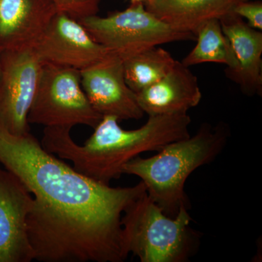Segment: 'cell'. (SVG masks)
<instances>
[{"label": "cell", "mask_w": 262, "mask_h": 262, "mask_svg": "<svg viewBox=\"0 0 262 262\" xmlns=\"http://www.w3.org/2000/svg\"><path fill=\"white\" fill-rule=\"evenodd\" d=\"M146 0H130L131 3H144Z\"/></svg>", "instance_id": "19"}, {"label": "cell", "mask_w": 262, "mask_h": 262, "mask_svg": "<svg viewBox=\"0 0 262 262\" xmlns=\"http://www.w3.org/2000/svg\"><path fill=\"white\" fill-rule=\"evenodd\" d=\"M102 116L93 108L81 84L80 71L43 63L40 80L29 110V123L46 127L87 125Z\"/></svg>", "instance_id": "6"}, {"label": "cell", "mask_w": 262, "mask_h": 262, "mask_svg": "<svg viewBox=\"0 0 262 262\" xmlns=\"http://www.w3.org/2000/svg\"><path fill=\"white\" fill-rule=\"evenodd\" d=\"M81 84L91 106L101 116L140 120L144 115L136 95L127 85L122 59L111 55L80 71Z\"/></svg>", "instance_id": "9"}, {"label": "cell", "mask_w": 262, "mask_h": 262, "mask_svg": "<svg viewBox=\"0 0 262 262\" xmlns=\"http://www.w3.org/2000/svg\"><path fill=\"white\" fill-rule=\"evenodd\" d=\"M122 61L125 82L135 94L161 80L177 61L170 53L158 46Z\"/></svg>", "instance_id": "15"}, {"label": "cell", "mask_w": 262, "mask_h": 262, "mask_svg": "<svg viewBox=\"0 0 262 262\" xmlns=\"http://www.w3.org/2000/svg\"><path fill=\"white\" fill-rule=\"evenodd\" d=\"M227 138L225 127L205 124L195 135L166 144L154 156L136 157L124 166L122 172L140 178L148 196L165 214L175 217L182 207L189 208L185 192L187 179L222 153Z\"/></svg>", "instance_id": "3"}, {"label": "cell", "mask_w": 262, "mask_h": 262, "mask_svg": "<svg viewBox=\"0 0 262 262\" xmlns=\"http://www.w3.org/2000/svg\"><path fill=\"white\" fill-rule=\"evenodd\" d=\"M33 48L42 63L79 71L113 55L96 42L78 20L59 12L52 18Z\"/></svg>", "instance_id": "8"}, {"label": "cell", "mask_w": 262, "mask_h": 262, "mask_svg": "<svg viewBox=\"0 0 262 262\" xmlns=\"http://www.w3.org/2000/svg\"><path fill=\"white\" fill-rule=\"evenodd\" d=\"M78 21L96 42L122 60L160 45L196 39L194 33L173 28L157 18L144 3H131L127 9L106 17L96 15Z\"/></svg>", "instance_id": "5"}, {"label": "cell", "mask_w": 262, "mask_h": 262, "mask_svg": "<svg viewBox=\"0 0 262 262\" xmlns=\"http://www.w3.org/2000/svg\"><path fill=\"white\" fill-rule=\"evenodd\" d=\"M34 198L20 179L0 168V262H30L27 217Z\"/></svg>", "instance_id": "10"}, {"label": "cell", "mask_w": 262, "mask_h": 262, "mask_svg": "<svg viewBox=\"0 0 262 262\" xmlns=\"http://www.w3.org/2000/svg\"><path fill=\"white\" fill-rule=\"evenodd\" d=\"M196 44L182 63L186 67L203 63H224L228 73L236 68L233 52L226 37L220 19H211L201 24L195 31Z\"/></svg>", "instance_id": "16"}, {"label": "cell", "mask_w": 262, "mask_h": 262, "mask_svg": "<svg viewBox=\"0 0 262 262\" xmlns=\"http://www.w3.org/2000/svg\"><path fill=\"white\" fill-rule=\"evenodd\" d=\"M57 11L79 20L97 15L101 0H52Z\"/></svg>", "instance_id": "17"}, {"label": "cell", "mask_w": 262, "mask_h": 262, "mask_svg": "<svg viewBox=\"0 0 262 262\" xmlns=\"http://www.w3.org/2000/svg\"><path fill=\"white\" fill-rule=\"evenodd\" d=\"M189 208L170 217L146 194L133 201L122 215V242L125 254L141 262H186L196 254L201 233L191 227Z\"/></svg>", "instance_id": "4"}, {"label": "cell", "mask_w": 262, "mask_h": 262, "mask_svg": "<svg viewBox=\"0 0 262 262\" xmlns=\"http://www.w3.org/2000/svg\"><path fill=\"white\" fill-rule=\"evenodd\" d=\"M0 163L34 198L27 234L34 260L122 262L121 218L146 192L141 182L112 187L84 177L45 149L30 132L14 135L0 124Z\"/></svg>", "instance_id": "1"}, {"label": "cell", "mask_w": 262, "mask_h": 262, "mask_svg": "<svg viewBox=\"0 0 262 262\" xmlns=\"http://www.w3.org/2000/svg\"><path fill=\"white\" fill-rule=\"evenodd\" d=\"M42 63L33 46L0 53V124L14 135L30 132L28 115Z\"/></svg>", "instance_id": "7"}, {"label": "cell", "mask_w": 262, "mask_h": 262, "mask_svg": "<svg viewBox=\"0 0 262 262\" xmlns=\"http://www.w3.org/2000/svg\"><path fill=\"white\" fill-rule=\"evenodd\" d=\"M236 61L229 73L248 95L261 94L262 89V33L249 27L241 17L231 13L220 19Z\"/></svg>", "instance_id": "13"}, {"label": "cell", "mask_w": 262, "mask_h": 262, "mask_svg": "<svg viewBox=\"0 0 262 262\" xmlns=\"http://www.w3.org/2000/svg\"><path fill=\"white\" fill-rule=\"evenodd\" d=\"M232 13L246 19L248 25L257 30H262V3L261 1H239L234 5Z\"/></svg>", "instance_id": "18"}, {"label": "cell", "mask_w": 262, "mask_h": 262, "mask_svg": "<svg viewBox=\"0 0 262 262\" xmlns=\"http://www.w3.org/2000/svg\"><path fill=\"white\" fill-rule=\"evenodd\" d=\"M136 95L141 110L149 116L187 113L202 99L198 79L189 67L177 61L161 80Z\"/></svg>", "instance_id": "12"}, {"label": "cell", "mask_w": 262, "mask_h": 262, "mask_svg": "<svg viewBox=\"0 0 262 262\" xmlns=\"http://www.w3.org/2000/svg\"><path fill=\"white\" fill-rule=\"evenodd\" d=\"M241 2H248V1H253V0H239Z\"/></svg>", "instance_id": "20"}, {"label": "cell", "mask_w": 262, "mask_h": 262, "mask_svg": "<svg viewBox=\"0 0 262 262\" xmlns=\"http://www.w3.org/2000/svg\"><path fill=\"white\" fill-rule=\"evenodd\" d=\"M190 124L187 113L155 115L139 128L125 130L115 117L103 116L83 146L72 139L70 127H45L41 144L61 159L70 160L78 173L110 185L121 177L124 166L141 153L158 151L189 137Z\"/></svg>", "instance_id": "2"}, {"label": "cell", "mask_w": 262, "mask_h": 262, "mask_svg": "<svg viewBox=\"0 0 262 262\" xmlns=\"http://www.w3.org/2000/svg\"><path fill=\"white\" fill-rule=\"evenodd\" d=\"M239 0H146V9L179 30L195 31L201 24L232 13Z\"/></svg>", "instance_id": "14"}, {"label": "cell", "mask_w": 262, "mask_h": 262, "mask_svg": "<svg viewBox=\"0 0 262 262\" xmlns=\"http://www.w3.org/2000/svg\"><path fill=\"white\" fill-rule=\"evenodd\" d=\"M57 13L52 0H0V53L32 46Z\"/></svg>", "instance_id": "11"}]
</instances>
